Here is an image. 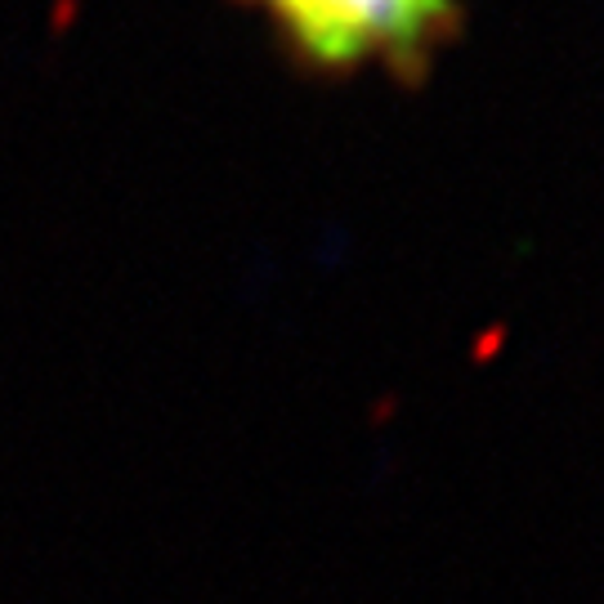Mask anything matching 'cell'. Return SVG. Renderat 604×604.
Segmentation results:
<instances>
[{
	"label": "cell",
	"instance_id": "cell-1",
	"mask_svg": "<svg viewBox=\"0 0 604 604\" xmlns=\"http://www.w3.org/2000/svg\"><path fill=\"white\" fill-rule=\"evenodd\" d=\"M319 77H421L457 32V0H238Z\"/></svg>",
	"mask_w": 604,
	"mask_h": 604
}]
</instances>
